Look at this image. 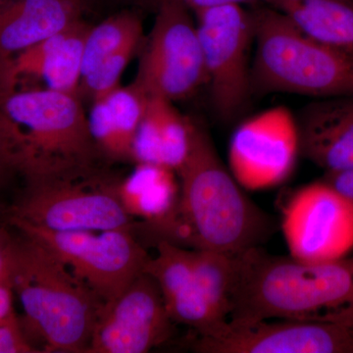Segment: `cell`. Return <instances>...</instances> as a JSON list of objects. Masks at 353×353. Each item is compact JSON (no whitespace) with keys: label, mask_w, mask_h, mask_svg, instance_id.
<instances>
[{"label":"cell","mask_w":353,"mask_h":353,"mask_svg":"<svg viewBox=\"0 0 353 353\" xmlns=\"http://www.w3.org/2000/svg\"><path fill=\"white\" fill-rule=\"evenodd\" d=\"M176 174L180 199L162 240L238 255L259 248L274 231L270 216L248 196L196 121L189 155Z\"/></svg>","instance_id":"obj_1"},{"label":"cell","mask_w":353,"mask_h":353,"mask_svg":"<svg viewBox=\"0 0 353 353\" xmlns=\"http://www.w3.org/2000/svg\"><path fill=\"white\" fill-rule=\"evenodd\" d=\"M234 257L229 321L296 320L353 327V255L308 262L253 248Z\"/></svg>","instance_id":"obj_2"},{"label":"cell","mask_w":353,"mask_h":353,"mask_svg":"<svg viewBox=\"0 0 353 353\" xmlns=\"http://www.w3.org/2000/svg\"><path fill=\"white\" fill-rule=\"evenodd\" d=\"M99 158L79 95L0 92L1 169L31 183L97 166Z\"/></svg>","instance_id":"obj_3"},{"label":"cell","mask_w":353,"mask_h":353,"mask_svg":"<svg viewBox=\"0 0 353 353\" xmlns=\"http://www.w3.org/2000/svg\"><path fill=\"white\" fill-rule=\"evenodd\" d=\"M9 275L25 313L26 329L43 352L87 353L104 303L46 246L14 239Z\"/></svg>","instance_id":"obj_4"},{"label":"cell","mask_w":353,"mask_h":353,"mask_svg":"<svg viewBox=\"0 0 353 353\" xmlns=\"http://www.w3.org/2000/svg\"><path fill=\"white\" fill-rule=\"evenodd\" d=\"M254 54L252 97L270 94L316 99L353 94V61L305 34L285 14L267 4L250 10Z\"/></svg>","instance_id":"obj_5"},{"label":"cell","mask_w":353,"mask_h":353,"mask_svg":"<svg viewBox=\"0 0 353 353\" xmlns=\"http://www.w3.org/2000/svg\"><path fill=\"white\" fill-rule=\"evenodd\" d=\"M122 179L101 167L27 183L8 217L54 232L132 230L121 201Z\"/></svg>","instance_id":"obj_6"},{"label":"cell","mask_w":353,"mask_h":353,"mask_svg":"<svg viewBox=\"0 0 353 353\" xmlns=\"http://www.w3.org/2000/svg\"><path fill=\"white\" fill-rule=\"evenodd\" d=\"M11 226L38 241L73 271L104 304L124 292L143 268L150 255L132 230L54 232L8 217Z\"/></svg>","instance_id":"obj_7"},{"label":"cell","mask_w":353,"mask_h":353,"mask_svg":"<svg viewBox=\"0 0 353 353\" xmlns=\"http://www.w3.org/2000/svg\"><path fill=\"white\" fill-rule=\"evenodd\" d=\"M194 15L211 104L222 122H232L240 117L252 97V12L241 4H229L202 9Z\"/></svg>","instance_id":"obj_8"},{"label":"cell","mask_w":353,"mask_h":353,"mask_svg":"<svg viewBox=\"0 0 353 353\" xmlns=\"http://www.w3.org/2000/svg\"><path fill=\"white\" fill-rule=\"evenodd\" d=\"M152 31L141 46L134 83L148 97L172 102L189 99L206 85L196 23L190 9L164 2L155 8Z\"/></svg>","instance_id":"obj_9"},{"label":"cell","mask_w":353,"mask_h":353,"mask_svg":"<svg viewBox=\"0 0 353 353\" xmlns=\"http://www.w3.org/2000/svg\"><path fill=\"white\" fill-rule=\"evenodd\" d=\"M282 231L290 256L330 261L353 250V206L326 181L297 190L283 209Z\"/></svg>","instance_id":"obj_10"},{"label":"cell","mask_w":353,"mask_h":353,"mask_svg":"<svg viewBox=\"0 0 353 353\" xmlns=\"http://www.w3.org/2000/svg\"><path fill=\"white\" fill-rule=\"evenodd\" d=\"M301 155L296 116L285 106L267 109L236 128L230 141V172L245 190L282 185Z\"/></svg>","instance_id":"obj_11"},{"label":"cell","mask_w":353,"mask_h":353,"mask_svg":"<svg viewBox=\"0 0 353 353\" xmlns=\"http://www.w3.org/2000/svg\"><path fill=\"white\" fill-rule=\"evenodd\" d=\"M174 321L161 290L143 272L110 303L104 304L87 353H145L171 338Z\"/></svg>","instance_id":"obj_12"},{"label":"cell","mask_w":353,"mask_h":353,"mask_svg":"<svg viewBox=\"0 0 353 353\" xmlns=\"http://www.w3.org/2000/svg\"><path fill=\"white\" fill-rule=\"evenodd\" d=\"M202 353H353V327L339 323L228 321L216 336L199 338Z\"/></svg>","instance_id":"obj_13"},{"label":"cell","mask_w":353,"mask_h":353,"mask_svg":"<svg viewBox=\"0 0 353 353\" xmlns=\"http://www.w3.org/2000/svg\"><path fill=\"white\" fill-rule=\"evenodd\" d=\"M90 27L80 21L0 61V92L44 90L79 95L83 44Z\"/></svg>","instance_id":"obj_14"},{"label":"cell","mask_w":353,"mask_h":353,"mask_svg":"<svg viewBox=\"0 0 353 353\" xmlns=\"http://www.w3.org/2000/svg\"><path fill=\"white\" fill-rule=\"evenodd\" d=\"M143 272L157 281L174 323L194 330L199 338L216 336L226 327L228 322L216 316L194 277L190 250L159 241L157 256L150 257Z\"/></svg>","instance_id":"obj_15"},{"label":"cell","mask_w":353,"mask_h":353,"mask_svg":"<svg viewBox=\"0 0 353 353\" xmlns=\"http://www.w3.org/2000/svg\"><path fill=\"white\" fill-rule=\"evenodd\" d=\"M296 119L303 157L327 173L353 171V94L318 99Z\"/></svg>","instance_id":"obj_16"},{"label":"cell","mask_w":353,"mask_h":353,"mask_svg":"<svg viewBox=\"0 0 353 353\" xmlns=\"http://www.w3.org/2000/svg\"><path fill=\"white\" fill-rule=\"evenodd\" d=\"M87 0H13L0 11V61L83 20Z\"/></svg>","instance_id":"obj_17"},{"label":"cell","mask_w":353,"mask_h":353,"mask_svg":"<svg viewBox=\"0 0 353 353\" xmlns=\"http://www.w3.org/2000/svg\"><path fill=\"white\" fill-rule=\"evenodd\" d=\"M194 121L163 97H150L134 143L132 163L176 172L189 155Z\"/></svg>","instance_id":"obj_18"},{"label":"cell","mask_w":353,"mask_h":353,"mask_svg":"<svg viewBox=\"0 0 353 353\" xmlns=\"http://www.w3.org/2000/svg\"><path fill=\"white\" fill-rule=\"evenodd\" d=\"M148 97L132 83L92 101L88 128L101 157L110 162L132 163V143Z\"/></svg>","instance_id":"obj_19"},{"label":"cell","mask_w":353,"mask_h":353,"mask_svg":"<svg viewBox=\"0 0 353 353\" xmlns=\"http://www.w3.org/2000/svg\"><path fill=\"white\" fill-rule=\"evenodd\" d=\"M145 39L143 21L134 11L114 14L92 26L83 44L81 81L99 69L126 68Z\"/></svg>","instance_id":"obj_20"},{"label":"cell","mask_w":353,"mask_h":353,"mask_svg":"<svg viewBox=\"0 0 353 353\" xmlns=\"http://www.w3.org/2000/svg\"><path fill=\"white\" fill-rule=\"evenodd\" d=\"M311 38L353 61V0H271Z\"/></svg>","instance_id":"obj_21"},{"label":"cell","mask_w":353,"mask_h":353,"mask_svg":"<svg viewBox=\"0 0 353 353\" xmlns=\"http://www.w3.org/2000/svg\"><path fill=\"white\" fill-rule=\"evenodd\" d=\"M174 174L163 167L138 165L131 176L122 179L120 197L128 214L143 220L152 231L164 224L180 199V183Z\"/></svg>","instance_id":"obj_22"},{"label":"cell","mask_w":353,"mask_h":353,"mask_svg":"<svg viewBox=\"0 0 353 353\" xmlns=\"http://www.w3.org/2000/svg\"><path fill=\"white\" fill-rule=\"evenodd\" d=\"M192 270L209 305L222 321H229L236 278L234 255L190 250Z\"/></svg>","instance_id":"obj_23"},{"label":"cell","mask_w":353,"mask_h":353,"mask_svg":"<svg viewBox=\"0 0 353 353\" xmlns=\"http://www.w3.org/2000/svg\"><path fill=\"white\" fill-rule=\"evenodd\" d=\"M41 352L27 338L16 314L0 322V353Z\"/></svg>","instance_id":"obj_24"},{"label":"cell","mask_w":353,"mask_h":353,"mask_svg":"<svg viewBox=\"0 0 353 353\" xmlns=\"http://www.w3.org/2000/svg\"><path fill=\"white\" fill-rule=\"evenodd\" d=\"M270 1L271 0H141V3L148 8L155 9L159 4L164 3V2H175V3L182 4L190 10L196 12L202 9L229 6V4H241V6L245 3L269 4Z\"/></svg>","instance_id":"obj_25"},{"label":"cell","mask_w":353,"mask_h":353,"mask_svg":"<svg viewBox=\"0 0 353 353\" xmlns=\"http://www.w3.org/2000/svg\"><path fill=\"white\" fill-rule=\"evenodd\" d=\"M13 294L14 290L9 273L0 275V322L15 315Z\"/></svg>","instance_id":"obj_26"},{"label":"cell","mask_w":353,"mask_h":353,"mask_svg":"<svg viewBox=\"0 0 353 353\" xmlns=\"http://www.w3.org/2000/svg\"><path fill=\"white\" fill-rule=\"evenodd\" d=\"M324 180L340 192L353 206V171L327 173Z\"/></svg>","instance_id":"obj_27"},{"label":"cell","mask_w":353,"mask_h":353,"mask_svg":"<svg viewBox=\"0 0 353 353\" xmlns=\"http://www.w3.org/2000/svg\"><path fill=\"white\" fill-rule=\"evenodd\" d=\"M14 238L6 228L0 227V275L9 273V260Z\"/></svg>","instance_id":"obj_28"},{"label":"cell","mask_w":353,"mask_h":353,"mask_svg":"<svg viewBox=\"0 0 353 353\" xmlns=\"http://www.w3.org/2000/svg\"><path fill=\"white\" fill-rule=\"evenodd\" d=\"M12 1L13 0H0V11L3 10V9Z\"/></svg>","instance_id":"obj_29"},{"label":"cell","mask_w":353,"mask_h":353,"mask_svg":"<svg viewBox=\"0 0 353 353\" xmlns=\"http://www.w3.org/2000/svg\"><path fill=\"white\" fill-rule=\"evenodd\" d=\"M0 170H2L1 167H0Z\"/></svg>","instance_id":"obj_30"}]
</instances>
